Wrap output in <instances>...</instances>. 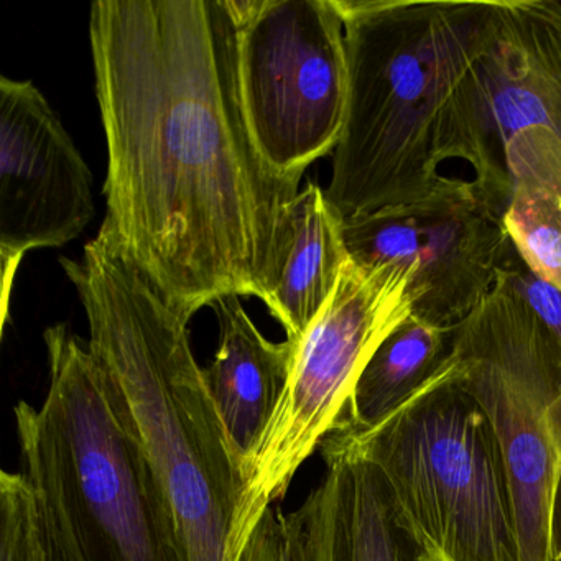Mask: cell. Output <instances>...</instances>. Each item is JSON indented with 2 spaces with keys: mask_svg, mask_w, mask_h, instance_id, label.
<instances>
[{
  "mask_svg": "<svg viewBox=\"0 0 561 561\" xmlns=\"http://www.w3.org/2000/svg\"><path fill=\"white\" fill-rule=\"evenodd\" d=\"M229 0H98L90 41L107 142L103 234L192 320L274 294L304 176L259 149Z\"/></svg>",
  "mask_w": 561,
  "mask_h": 561,
  "instance_id": "cell-1",
  "label": "cell"
},
{
  "mask_svg": "<svg viewBox=\"0 0 561 561\" xmlns=\"http://www.w3.org/2000/svg\"><path fill=\"white\" fill-rule=\"evenodd\" d=\"M117 415L159 476L185 561H226L244 456L209 393L188 320L103 234L60 257Z\"/></svg>",
  "mask_w": 561,
  "mask_h": 561,
  "instance_id": "cell-2",
  "label": "cell"
},
{
  "mask_svg": "<svg viewBox=\"0 0 561 561\" xmlns=\"http://www.w3.org/2000/svg\"><path fill=\"white\" fill-rule=\"evenodd\" d=\"M346 119L328 202L341 219L412 205L442 182L459 94L494 37L499 0H334Z\"/></svg>",
  "mask_w": 561,
  "mask_h": 561,
  "instance_id": "cell-3",
  "label": "cell"
},
{
  "mask_svg": "<svg viewBox=\"0 0 561 561\" xmlns=\"http://www.w3.org/2000/svg\"><path fill=\"white\" fill-rule=\"evenodd\" d=\"M48 390L15 405L22 472L64 561H185L159 476L107 392L88 341L44 333Z\"/></svg>",
  "mask_w": 561,
  "mask_h": 561,
  "instance_id": "cell-4",
  "label": "cell"
},
{
  "mask_svg": "<svg viewBox=\"0 0 561 561\" xmlns=\"http://www.w3.org/2000/svg\"><path fill=\"white\" fill-rule=\"evenodd\" d=\"M327 439L382 476L397 518L426 561H522L497 433L449 353L377 425Z\"/></svg>",
  "mask_w": 561,
  "mask_h": 561,
  "instance_id": "cell-5",
  "label": "cell"
},
{
  "mask_svg": "<svg viewBox=\"0 0 561 561\" xmlns=\"http://www.w3.org/2000/svg\"><path fill=\"white\" fill-rule=\"evenodd\" d=\"M415 271L347 261L323 310L295 351L290 377L257 448L244 461V495L226 561H241L265 512L333 433L377 347L413 313Z\"/></svg>",
  "mask_w": 561,
  "mask_h": 561,
  "instance_id": "cell-6",
  "label": "cell"
},
{
  "mask_svg": "<svg viewBox=\"0 0 561 561\" xmlns=\"http://www.w3.org/2000/svg\"><path fill=\"white\" fill-rule=\"evenodd\" d=\"M451 354L497 433L522 561H551L561 458L548 413L561 403V344L499 272L491 294L453 327Z\"/></svg>",
  "mask_w": 561,
  "mask_h": 561,
  "instance_id": "cell-7",
  "label": "cell"
},
{
  "mask_svg": "<svg viewBox=\"0 0 561 561\" xmlns=\"http://www.w3.org/2000/svg\"><path fill=\"white\" fill-rule=\"evenodd\" d=\"M239 22L242 103L274 169L304 176L346 119L344 22L334 0H229Z\"/></svg>",
  "mask_w": 561,
  "mask_h": 561,
  "instance_id": "cell-8",
  "label": "cell"
},
{
  "mask_svg": "<svg viewBox=\"0 0 561 561\" xmlns=\"http://www.w3.org/2000/svg\"><path fill=\"white\" fill-rule=\"evenodd\" d=\"M341 229L357 265L413 267L412 317L438 328L466 320L515 252L476 183L445 175L422 202L343 219Z\"/></svg>",
  "mask_w": 561,
  "mask_h": 561,
  "instance_id": "cell-9",
  "label": "cell"
},
{
  "mask_svg": "<svg viewBox=\"0 0 561 561\" xmlns=\"http://www.w3.org/2000/svg\"><path fill=\"white\" fill-rule=\"evenodd\" d=\"M96 215L93 175L32 81L0 78L2 320L19 265L34 249L64 248Z\"/></svg>",
  "mask_w": 561,
  "mask_h": 561,
  "instance_id": "cell-10",
  "label": "cell"
},
{
  "mask_svg": "<svg viewBox=\"0 0 561 561\" xmlns=\"http://www.w3.org/2000/svg\"><path fill=\"white\" fill-rule=\"evenodd\" d=\"M528 129L561 142V2L499 0L494 37L459 94L449 159L471 165L484 196L502 147Z\"/></svg>",
  "mask_w": 561,
  "mask_h": 561,
  "instance_id": "cell-11",
  "label": "cell"
},
{
  "mask_svg": "<svg viewBox=\"0 0 561 561\" xmlns=\"http://www.w3.org/2000/svg\"><path fill=\"white\" fill-rule=\"evenodd\" d=\"M320 451L327 472L305 499L313 561H426L380 472L340 443L324 439Z\"/></svg>",
  "mask_w": 561,
  "mask_h": 561,
  "instance_id": "cell-12",
  "label": "cell"
},
{
  "mask_svg": "<svg viewBox=\"0 0 561 561\" xmlns=\"http://www.w3.org/2000/svg\"><path fill=\"white\" fill-rule=\"evenodd\" d=\"M239 298L229 295L213 305L219 323L218 351L203 373L245 461L284 396L297 344L268 341Z\"/></svg>",
  "mask_w": 561,
  "mask_h": 561,
  "instance_id": "cell-13",
  "label": "cell"
},
{
  "mask_svg": "<svg viewBox=\"0 0 561 561\" xmlns=\"http://www.w3.org/2000/svg\"><path fill=\"white\" fill-rule=\"evenodd\" d=\"M341 225L343 219L317 183H308L298 193L291 205L287 261L265 304L291 343L304 337L323 310L350 261Z\"/></svg>",
  "mask_w": 561,
  "mask_h": 561,
  "instance_id": "cell-14",
  "label": "cell"
},
{
  "mask_svg": "<svg viewBox=\"0 0 561 561\" xmlns=\"http://www.w3.org/2000/svg\"><path fill=\"white\" fill-rule=\"evenodd\" d=\"M453 328L410 317L377 347L364 367L333 433H356L377 425L423 386L451 353Z\"/></svg>",
  "mask_w": 561,
  "mask_h": 561,
  "instance_id": "cell-15",
  "label": "cell"
},
{
  "mask_svg": "<svg viewBox=\"0 0 561 561\" xmlns=\"http://www.w3.org/2000/svg\"><path fill=\"white\" fill-rule=\"evenodd\" d=\"M502 222L522 261L561 291V193L515 185Z\"/></svg>",
  "mask_w": 561,
  "mask_h": 561,
  "instance_id": "cell-16",
  "label": "cell"
},
{
  "mask_svg": "<svg viewBox=\"0 0 561 561\" xmlns=\"http://www.w3.org/2000/svg\"><path fill=\"white\" fill-rule=\"evenodd\" d=\"M0 561H64L22 471H0Z\"/></svg>",
  "mask_w": 561,
  "mask_h": 561,
  "instance_id": "cell-17",
  "label": "cell"
},
{
  "mask_svg": "<svg viewBox=\"0 0 561 561\" xmlns=\"http://www.w3.org/2000/svg\"><path fill=\"white\" fill-rule=\"evenodd\" d=\"M501 274L561 344V291L531 272L517 251L512 254L508 264L501 268Z\"/></svg>",
  "mask_w": 561,
  "mask_h": 561,
  "instance_id": "cell-18",
  "label": "cell"
},
{
  "mask_svg": "<svg viewBox=\"0 0 561 561\" xmlns=\"http://www.w3.org/2000/svg\"><path fill=\"white\" fill-rule=\"evenodd\" d=\"M280 561H313L307 504L284 514Z\"/></svg>",
  "mask_w": 561,
  "mask_h": 561,
  "instance_id": "cell-19",
  "label": "cell"
},
{
  "mask_svg": "<svg viewBox=\"0 0 561 561\" xmlns=\"http://www.w3.org/2000/svg\"><path fill=\"white\" fill-rule=\"evenodd\" d=\"M551 561H561V476L551 515Z\"/></svg>",
  "mask_w": 561,
  "mask_h": 561,
  "instance_id": "cell-20",
  "label": "cell"
}]
</instances>
